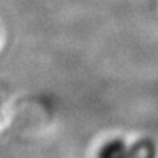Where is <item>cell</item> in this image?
Listing matches in <instances>:
<instances>
[{"instance_id":"obj_1","label":"cell","mask_w":158,"mask_h":158,"mask_svg":"<svg viewBox=\"0 0 158 158\" xmlns=\"http://www.w3.org/2000/svg\"><path fill=\"white\" fill-rule=\"evenodd\" d=\"M98 158H131V145L123 138H112L102 145Z\"/></svg>"},{"instance_id":"obj_2","label":"cell","mask_w":158,"mask_h":158,"mask_svg":"<svg viewBox=\"0 0 158 158\" xmlns=\"http://www.w3.org/2000/svg\"><path fill=\"white\" fill-rule=\"evenodd\" d=\"M131 158H157V145L149 137L138 138L131 145Z\"/></svg>"}]
</instances>
